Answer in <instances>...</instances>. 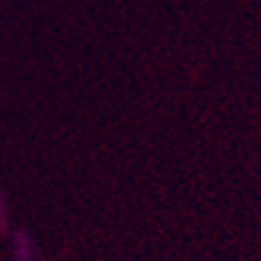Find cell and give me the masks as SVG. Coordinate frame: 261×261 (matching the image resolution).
<instances>
[{
	"instance_id": "6da1fadb",
	"label": "cell",
	"mask_w": 261,
	"mask_h": 261,
	"mask_svg": "<svg viewBox=\"0 0 261 261\" xmlns=\"http://www.w3.org/2000/svg\"><path fill=\"white\" fill-rule=\"evenodd\" d=\"M14 259L17 261H31L33 259V243L26 233H17L14 236Z\"/></svg>"
}]
</instances>
